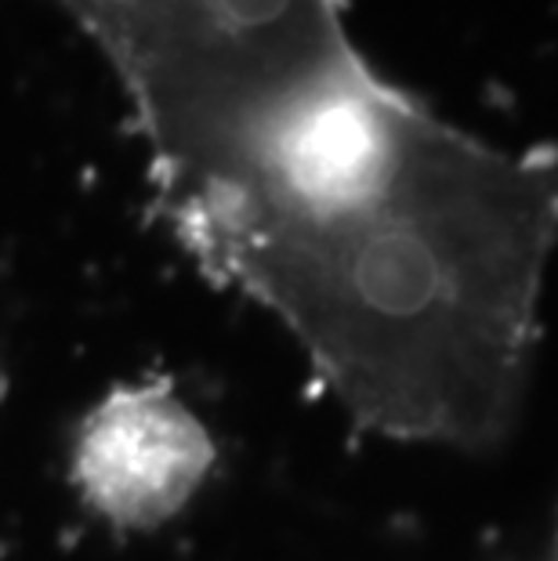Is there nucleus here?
Returning <instances> with one entry per match:
<instances>
[{
	"mask_svg": "<svg viewBox=\"0 0 558 561\" xmlns=\"http://www.w3.org/2000/svg\"><path fill=\"white\" fill-rule=\"evenodd\" d=\"M174 243L291 333L355 424L486 449L515 424L558 157L439 121L366 58L149 167Z\"/></svg>",
	"mask_w": 558,
	"mask_h": 561,
	"instance_id": "obj_1",
	"label": "nucleus"
},
{
	"mask_svg": "<svg viewBox=\"0 0 558 561\" xmlns=\"http://www.w3.org/2000/svg\"><path fill=\"white\" fill-rule=\"evenodd\" d=\"M215 438L168 380L116 385L69 446L80 504L116 533H157L193 504L215 468Z\"/></svg>",
	"mask_w": 558,
	"mask_h": 561,
	"instance_id": "obj_2",
	"label": "nucleus"
},
{
	"mask_svg": "<svg viewBox=\"0 0 558 561\" xmlns=\"http://www.w3.org/2000/svg\"><path fill=\"white\" fill-rule=\"evenodd\" d=\"M58 4H62L77 22H84V19H91V15H99L102 8H110L113 0H58Z\"/></svg>",
	"mask_w": 558,
	"mask_h": 561,
	"instance_id": "obj_3",
	"label": "nucleus"
},
{
	"mask_svg": "<svg viewBox=\"0 0 558 561\" xmlns=\"http://www.w3.org/2000/svg\"><path fill=\"white\" fill-rule=\"evenodd\" d=\"M0 391H4V374H0Z\"/></svg>",
	"mask_w": 558,
	"mask_h": 561,
	"instance_id": "obj_4",
	"label": "nucleus"
},
{
	"mask_svg": "<svg viewBox=\"0 0 558 561\" xmlns=\"http://www.w3.org/2000/svg\"><path fill=\"white\" fill-rule=\"evenodd\" d=\"M555 561H558V543H555Z\"/></svg>",
	"mask_w": 558,
	"mask_h": 561,
	"instance_id": "obj_5",
	"label": "nucleus"
}]
</instances>
